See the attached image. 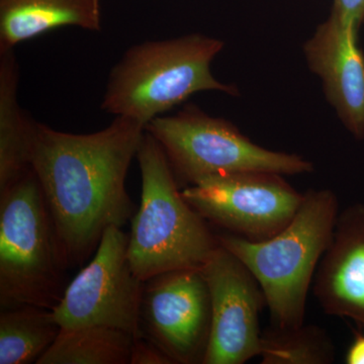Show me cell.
Here are the masks:
<instances>
[{"instance_id":"obj_1","label":"cell","mask_w":364,"mask_h":364,"mask_svg":"<svg viewBox=\"0 0 364 364\" xmlns=\"http://www.w3.org/2000/svg\"><path fill=\"white\" fill-rule=\"evenodd\" d=\"M145 133V124L126 117L91 134L36 122L31 164L67 268L81 267L107 228H122L135 215L126 178Z\"/></svg>"},{"instance_id":"obj_2","label":"cell","mask_w":364,"mask_h":364,"mask_svg":"<svg viewBox=\"0 0 364 364\" xmlns=\"http://www.w3.org/2000/svg\"><path fill=\"white\" fill-rule=\"evenodd\" d=\"M338 215V198L332 191L310 189L293 221L274 236L260 241L233 234L217 236L220 245L240 259L257 280L272 326L304 324L308 293Z\"/></svg>"},{"instance_id":"obj_3","label":"cell","mask_w":364,"mask_h":364,"mask_svg":"<svg viewBox=\"0 0 364 364\" xmlns=\"http://www.w3.org/2000/svg\"><path fill=\"white\" fill-rule=\"evenodd\" d=\"M224 45L215 38L191 33L133 46L109 72L102 111L147 126L196 92L238 95L234 85L217 80L210 71Z\"/></svg>"},{"instance_id":"obj_4","label":"cell","mask_w":364,"mask_h":364,"mask_svg":"<svg viewBox=\"0 0 364 364\" xmlns=\"http://www.w3.org/2000/svg\"><path fill=\"white\" fill-rule=\"evenodd\" d=\"M136 158L142 195L129 233L128 257L134 272L146 282L170 270L202 267L219 241L184 200L161 146L147 131Z\"/></svg>"},{"instance_id":"obj_5","label":"cell","mask_w":364,"mask_h":364,"mask_svg":"<svg viewBox=\"0 0 364 364\" xmlns=\"http://www.w3.org/2000/svg\"><path fill=\"white\" fill-rule=\"evenodd\" d=\"M68 269L39 179L33 168L0 193V308L53 310Z\"/></svg>"},{"instance_id":"obj_6","label":"cell","mask_w":364,"mask_h":364,"mask_svg":"<svg viewBox=\"0 0 364 364\" xmlns=\"http://www.w3.org/2000/svg\"><path fill=\"white\" fill-rule=\"evenodd\" d=\"M146 131L161 146L179 188L215 176L265 171L299 176L314 171L312 162L289 153L265 149L233 124L210 117L195 105L174 116L155 117Z\"/></svg>"},{"instance_id":"obj_7","label":"cell","mask_w":364,"mask_h":364,"mask_svg":"<svg viewBox=\"0 0 364 364\" xmlns=\"http://www.w3.org/2000/svg\"><path fill=\"white\" fill-rule=\"evenodd\" d=\"M129 235L122 228L105 230L95 256L66 287L53 314L62 328L100 325L145 336L141 306L145 282L128 257Z\"/></svg>"},{"instance_id":"obj_8","label":"cell","mask_w":364,"mask_h":364,"mask_svg":"<svg viewBox=\"0 0 364 364\" xmlns=\"http://www.w3.org/2000/svg\"><path fill=\"white\" fill-rule=\"evenodd\" d=\"M280 174L243 171L208 177L181 189V195L207 222L248 240L270 238L287 226L304 195Z\"/></svg>"},{"instance_id":"obj_9","label":"cell","mask_w":364,"mask_h":364,"mask_svg":"<svg viewBox=\"0 0 364 364\" xmlns=\"http://www.w3.org/2000/svg\"><path fill=\"white\" fill-rule=\"evenodd\" d=\"M141 327L174 364H203L212 303L200 268L170 270L146 280Z\"/></svg>"},{"instance_id":"obj_10","label":"cell","mask_w":364,"mask_h":364,"mask_svg":"<svg viewBox=\"0 0 364 364\" xmlns=\"http://www.w3.org/2000/svg\"><path fill=\"white\" fill-rule=\"evenodd\" d=\"M212 303V329L203 364H243L259 355L264 294L250 270L219 245L200 267Z\"/></svg>"},{"instance_id":"obj_11","label":"cell","mask_w":364,"mask_h":364,"mask_svg":"<svg viewBox=\"0 0 364 364\" xmlns=\"http://www.w3.org/2000/svg\"><path fill=\"white\" fill-rule=\"evenodd\" d=\"M358 38V31L330 14L304 46V53L342 123L358 140H363L364 54Z\"/></svg>"},{"instance_id":"obj_12","label":"cell","mask_w":364,"mask_h":364,"mask_svg":"<svg viewBox=\"0 0 364 364\" xmlns=\"http://www.w3.org/2000/svg\"><path fill=\"white\" fill-rule=\"evenodd\" d=\"M314 294L327 315L349 318L364 329V203L339 213L316 272Z\"/></svg>"},{"instance_id":"obj_13","label":"cell","mask_w":364,"mask_h":364,"mask_svg":"<svg viewBox=\"0 0 364 364\" xmlns=\"http://www.w3.org/2000/svg\"><path fill=\"white\" fill-rule=\"evenodd\" d=\"M63 26L100 31V0H0V51Z\"/></svg>"},{"instance_id":"obj_14","label":"cell","mask_w":364,"mask_h":364,"mask_svg":"<svg viewBox=\"0 0 364 364\" xmlns=\"http://www.w3.org/2000/svg\"><path fill=\"white\" fill-rule=\"evenodd\" d=\"M18 85L14 49L0 51V193L32 168L36 122L18 105Z\"/></svg>"},{"instance_id":"obj_15","label":"cell","mask_w":364,"mask_h":364,"mask_svg":"<svg viewBox=\"0 0 364 364\" xmlns=\"http://www.w3.org/2000/svg\"><path fill=\"white\" fill-rule=\"evenodd\" d=\"M135 337L107 326L62 328L37 364H130Z\"/></svg>"},{"instance_id":"obj_16","label":"cell","mask_w":364,"mask_h":364,"mask_svg":"<svg viewBox=\"0 0 364 364\" xmlns=\"http://www.w3.org/2000/svg\"><path fill=\"white\" fill-rule=\"evenodd\" d=\"M61 331L49 309L21 306L0 313V364H31L52 346Z\"/></svg>"},{"instance_id":"obj_17","label":"cell","mask_w":364,"mask_h":364,"mask_svg":"<svg viewBox=\"0 0 364 364\" xmlns=\"http://www.w3.org/2000/svg\"><path fill=\"white\" fill-rule=\"evenodd\" d=\"M258 356L262 364H331L335 346L327 331L317 325L272 326L261 334Z\"/></svg>"},{"instance_id":"obj_18","label":"cell","mask_w":364,"mask_h":364,"mask_svg":"<svg viewBox=\"0 0 364 364\" xmlns=\"http://www.w3.org/2000/svg\"><path fill=\"white\" fill-rule=\"evenodd\" d=\"M130 364H174L171 358L147 337L135 338L132 346Z\"/></svg>"},{"instance_id":"obj_19","label":"cell","mask_w":364,"mask_h":364,"mask_svg":"<svg viewBox=\"0 0 364 364\" xmlns=\"http://www.w3.org/2000/svg\"><path fill=\"white\" fill-rule=\"evenodd\" d=\"M331 14L344 25L359 31L364 21V0H334Z\"/></svg>"},{"instance_id":"obj_20","label":"cell","mask_w":364,"mask_h":364,"mask_svg":"<svg viewBox=\"0 0 364 364\" xmlns=\"http://www.w3.org/2000/svg\"><path fill=\"white\" fill-rule=\"evenodd\" d=\"M347 364H364V334L355 332L353 341L345 356Z\"/></svg>"}]
</instances>
